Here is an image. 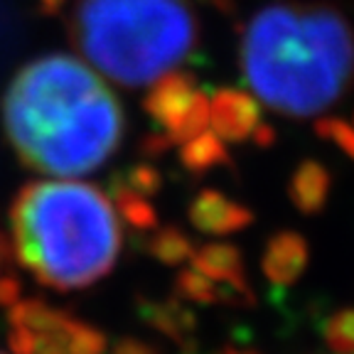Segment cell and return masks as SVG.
Returning a JSON list of instances; mask_svg holds the SVG:
<instances>
[{
	"mask_svg": "<svg viewBox=\"0 0 354 354\" xmlns=\"http://www.w3.org/2000/svg\"><path fill=\"white\" fill-rule=\"evenodd\" d=\"M3 128L25 167L52 177L99 170L123 138V109L72 55L28 62L3 96Z\"/></svg>",
	"mask_w": 354,
	"mask_h": 354,
	"instance_id": "obj_1",
	"label": "cell"
},
{
	"mask_svg": "<svg viewBox=\"0 0 354 354\" xmlns=\"http://www.w3.org/2000/svg\"><path fill=\"white\" fill-rule=\"evenodd\" d=\"M239 62L243 82L268 109L317 116L354 84V30L330 6L278 3L243 28Z\"/></svg>",
	"mask_w": 354,
	"mask_h": 354,
	"instance_id": "obj_2",
	"label": "cell"
},
{
	"mask_svg": "<svg viewBox=\"0 0 354 354\" xmlns=\"http://www.w3.org/2000/svg\"><path fill=\"white\" fill-rule=\"evenodd\" d=\"M121 243V216L109 194L91 183L32 180L10 207L15 261L55 290H79L106 278Z\"/></svg>",
	"mask_w": 354,
	"mask_h": 354,
	"instance_id": "obj_3",
	"label": "cell"
},
{
	"mask_svg": "<svg viewBox=\"0 0 354 354\" xmlns=\"http://www.w3.org/2000/svg\"><path fill=\"white\" fill-rule=\"evenodd\" d=\"M69 35L101 74L128 88L172 72L199 42L187 0H77Z\"/></svg>",
	"mask_w": 354,
	"mask_h": 354,
	"instance_id": "obj_4",
	"label": "cell"
},
{
	"mask_svg": "<svg viewBox=\"0 0 354 354\" xmlns=\"http://www.w3.org/2000/svg\"><path fill=\"white\" fill-rule=\"evenodd\" d=\"M143 111L172 143H185L209 126V99L197 88L192 72H167L158 77L143 99Z\"/></svg>",
	"mask_w": 354,
	"mask_h": 354,
	"instance_id": "obj_5",
	"label": "cell"
},
{
	"mask_svg": "<svg viewBox=\"0 0 354 354\" xmlns=\"http://www.w3.org/2000/svg\"><path fill=\"white\" fill-rule=\"evenodd\" d=\"M261 123V106L249 91L221 86L209 101V126L224 143H243Z\"/></svg>",
	"mask_w": 354,
	"mask_h": 354,
	"instance_id": "obj_6",
	"label": "cell"
},
{
	"mask_svg": "<svg viewBox=\"0 0 354 354\" xmlns=\"http://www.w3.org/2000/svg\"><path fill=\"white\" fill-rule=\"evenodd\" d=\"M187 219L205 236H229L254 224V212L219 189H199L187 207Z\"/></svg>",
	"mask_w": 354,
	"mask_h": 354,
	"instance_id": "obj_7",
	"label": "cell"
},
{
	"mask_svg": "<svg viewBox=\"0 0 354 354\" xmlns=\"http://www.w3.org/2000/svg\"><path fill=\"white\" fill-rule=\"evenodd\" d=\"M189 266H194L197 271H202L207 278H212L219 286L229 288L239 295L241 305H254V290L246 278V266H243V256L236 246L224 241H212L194 249Z\"/></svg>",
	"mask_w": 354,
	"mask_h": 354,
	"instance_id": "obj_8",
	"label": "cell"
},
{
	"mask_svg": "<svg viewBox=\"0 0 354 354\" xmlns=\"http://www.w3.org/2000/svg\"><path fill=\"white\" fill-rule=\"evenodd\" d=\"M308 241L298 232H278L268 239L261 256L266 281L271 286H293L308 266Z\"/></svg>",
	"mask_w": 354,
	"mask_h": 354,
	"instance_id": "obj_9",
	"label": "cell"
},
{
	"mask_svg": "<svg viewBox=\"0 0 354 354\" xmlns=\"http://www.w3.org/2000/svg\"><path fill=\"white\" fill-rule=\"evenodd\" d=\"M8 320H10L12 327H25V330L35 332V335H39L42 339L62 349H64L66 337L72 335L74 325L79 322L69 313L52 308V305L37 298H22L20 303H15L8 313Z\"/></svg>",
	"mask_w": 354,
	"mask_h": 354,
	"instance_id": "obj_10",
	"label": "cell"
},
{
	"mask_svg": "<svg viewBox=\"0 0 354 354\" xmlns=\"http://www.w3.org/2000/svg\"><path fill=\"white\" fill-rule=\"evenodd\" d=\"M332 189V177L322 162L317 160H303L290 175L288 183V197L290 205L303 216H315L327 205Z\"/></svg>",
	"mask_w": 354,
	"mask_h": 354,
	"instance_id": "obj_11",
	"label": "cell"
},
{
	"mask_svg": "<svg viewBox=\"0 0 354 354\" xmlns=\"http://www.w3.org/2000/svg\"><path fill=\"white\" fill-rule=\"evenodd\" d=\"M140 317L148 327L160 332L172 342L185 344L197 332V317L183 303V298H165V300H140L138 305Z\"/></svg>",
	"mask_w": 354,
	"mask_h": 354,
	"instance_id": "obj_12",
	"label": "cell"
},
{
	"mask_svg": "<svg viewBox=\"0 0 354 354\" xmlns=\"http://www.w3.org/2000/svg\"><path fill=\"white\" fill-rule=\"evenodd\" d=\"M177 158H180V165L189 175H197V177L207 175V172L219 165H232L227 145H224V140L214 131H202L194 138L185 140Z\"/></svg>",
	"mask_w": 354,
	"mask_h": 354,
	"instance_id": "obj_13",
	"label": "cell"
},
{
	"mask_svg": "<svg viewBox=\"0 0 354 354\" xmlns=\"http://www.w3.org/2000/svg\"><path fill=\"white\" fill-rule=\"evenodd\" d=\"M109 197L113 202V207L118 209L126 224H131L136 232H155L158 229V209L150 205V199L143 194L133 192L126 183H123L121 172L111 177L109 183Z\"/></svg>",
	"mask_w": 354,
	"mask_h": 354,
	"instance_id": "obj_14",
	"label": "cell"
},
{
	"mask_svg": "<svg viewBox=\"0 0 354 354\" xmlns=\"http://www.w3.org/2000/svg\"><path fill=\"white\" fill-rule=\"evenodd\" d=\"M175 290H177V298L189 300V303H197V305H216V303L241 305L239 303V295L234 290L214 283L202 271H197L194 266L180 268V273L175 278Z\"/></svg>",
	"mask_w": 354,
	"mask_h": 354,
	"instance_id": "obj_15",
	"label": "cell"
},
{
	"mask_svg": "<svg viewBox=\"0 0 354 354\" xmlns=\"http://www.w3.org/2000/svg\"><path fill=\"white\" fill-rule=\"evenodd\" d=\"M192 239L177 227H162L155 229V234L148 241V251L155 261H160L162 266H172V268H180L185 266L194 254Z\"/></svg>",
	"mask_w": 354,
	"mask_h": 354,
	"instance_id": "obj_16",
	"label": "cell"
},
{
	"mask_svg": "<svg viewBox=\"0 0 354 354\" xmlns=\"http://www.w3.org/2000/svg\"><path fill=\"white\" fill-rule=\"evenodd\" d=\"M322 337L332 354H354V308L332 313L322 327Z\"/></svg>",
	"mask_w": 354,
	"mask_h": 354,
	"instance_id": "obj_17",
	"label": "cell"
},
{
	"mask_svg": "<svg viewBox=\"0 0 354 354\" xmlns=\"http://www.w3.org/2000/svg\"><path fill=\"white\" fill-rule=\"evenodd\" d=\"M106 349H109V339L104 332L84 320L74 325L72 335L64 342L66 354H106Z\"/></svg>",
	"mask_w": 354,
	"mask_h": 354,
	"instance_id": "obj_18",
	"label": "cell"
},
{
	"mask_svg": "<svg viewBox=\"0 0 354 354\" xmlns=\"http://www.w3.org/2000/svg\"><path fill=\"white\" fill-rule=\"evenodd\" d=\"M123 183L133 189V192L143 194V197H155L162 189V175L153 162H136L126 172H121Z\"/></svg>",
	"mask_w": 354,
	"mask_h": 354,
	"instance_id": "obj_19",
	"label": "cell"
},
{
	"mask_svg": "<svg viewBox=\"0 0 354 354\" xmlns=\"http://www.w3.org/2000/svg\"><path fill=\"white\" fill-rule=\"evenodd\" d=\"M315 133L322 140H327V143L337 145L347 158L354 160V126H349L342 118L325 116L315 121Z\"/></svg>",
	"mask_w": 354,
	"mask_h": 354,
	"instance_id": "obj_20",
	"label": "cell"
},
{
	"mask_svg": "<svg viewBox=\"0 0 354 354\" xmlns=\"http://www.w3.org/2000/svg\"><path fill=\"white\" fill-rule=\"evenodd\" d=\"M8 347H10L12 354H39L47 347H57V344H50L47 339H42L39 335H35V332L25 330V327H12L10 325Z\"/></svg>",
	"mask_w": 354,
	"mask_h": 354,
	"instance_id": "obj_21",
	"label": "cell"
},
{
	"mask_svg": "<svg viewBox=\"0 0 354 354\" xmlns=\"http://www.w3.org/2000/svg\"><path fill=\"white\" fill-rule=\"evenodd\" d=\"M172 145H175V143H172V138L167 136L165 131H150V133H145L143 138H140L138 150H140V155H143V158H148V160H158V158H162V155H165Z\"/></svg>",
	"mask_w": 354,
	"mask_h": 354,
	"instance_id": "obj_22",
	"label": "cell"
},
{
	"mask_svg": "<svg viewBox=\"0 0 354 354\" xmlns=\"http://www.w3.org/2000/svg\"><path fill=\"white\" fill-rule=\"evenodd\" d=\"M22 300V283L12 273H0V308L10 310Z\"/></svg>",
	"mask_w": 354,
	"mask_h": 354,
	"instance_id": "obj_23",
	"label": "cell"
},
{
	"mask_svg": "<svg viewBox=\"0 0 354 354\" xmlns=\"http://www.w3.org/2000/svg\"><path fill=\"white\" fill-rule=\"evenodd\" d=\"M109 354H160V352L140 337H121L113 347H111Z\"/></svg>",
	"mask_w": 354,
	"mask_h": 354,
	"instance_id": "obj_24",
	"label": "cell"
},
{
	"mask_svg": "<svg viewBox=\"0 0 354 354\" xmlns=\"http://www.w3.org/2000/svg\"><path fill=\"white\" fill-rule=\"evenodd\" d=\"M251 140H254V145H259V148H271V145L276 143V128L261 121L259 126H256Z\"/></svg>",
	"mask_w": 354,
	"mask_h": 354,
	"instance_id": "obj_25",
	"label": "cell"
},
{
	"mask_svg": "<svg viewBox=\"0 0 354 354\" xmlns=\"http://www.w3.org/2000/svg\"><path fill=\"white\" fill-rule=\"evenodd\" d=\"M64 3H66V0H37V8H39V12H42V15L55 17V15H59V12H62Z\"/></svg>",
	"mask_w": 354,
	"mask_h": 354,
	"instance_id": "obj_26",
	"label": "cell"
},
{
	"mask_svg": "<svg viewBox=\"0 0 354 354\" xmlns=\"http://www.w3.org/2000/svg\"><path fill=\"white\" fill-rule=\"evenodd\" d=\"M8 254V241L3 239V234H0V266H3V259H6Z\"/></svg>",
	"mask_w": 354,
	"mask_h": 354,
	"instance_id": "obj_27",
	"label": "cell"
},
{
	"mask_svg": "<svg viewBox=\"0 0 354 354\" xmlns=\"http://www.w3.org/2000/svg\"><path fill=\"white\" fill-rule=\"evenodd\" d=\"M39 354H66V352L62 347H47L44 352H39Z\"/></svg>",
	"mask_w": 354,
	"mask_h": 354,
	"instance_id": "obj_28",
	"label": "cell"
},
{
	"mask_svg": "<svg viewBox=\"0 0 354 354\" xmlns=\"http://www.w3.org/2000/svg\"><path fill=\"white\" fill-rule=\"evenodd\" d=\"M224 354H251V352H239V349H229V352H224Z\"/></svg>",
	"mask_w": 354,
	"mask_h": 354,
	"instance_id": "obj_29",
	"label": "cell"
},
{
	"mask_svg": "<svg viewBox=\"0 0 354 354\" xmlns=\"http://www.w3.org/2000/svg\"><path fill=\"white\" fill-rule=\"evenodd\" d=\"M0 354H3V352H0Z\"/></svg>",
	"mask_w": 354,
	"mask_h": 354,
	"instance_id": "obj_30",
	"label": "cell"
}]
</instances>
